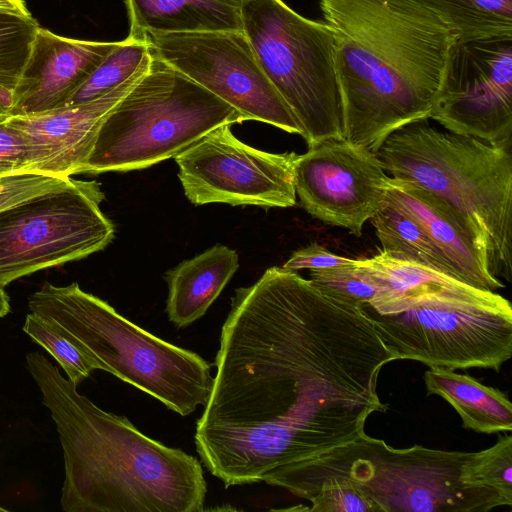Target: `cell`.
<instances>
[{
	"label": "cell",
	"instance_id": "obj_16",
	"mask_svg": "<svg viewBox=\"0 0 512 512\" xmlns=\"http://www.w3.org/2000/svg\"><path fill=\"white\" fill-rule=\"evenodd\" d=\"M117 44L68 38L40 27L8 114L32 115L63 107Z\"/></svg>",
	"mask_w": 512,
	"mask_h": 512
},
{
	"label": "cell",
	"instance_id": "obj_22",
	"mask_svg": "<svg viewBox=\"0 0 512 512\" xmlns=\"http://www.w3.org/2000/svg\"><path fill=\"white\" fill-rule=\"evenodd\" d=\"M460 29L459 42L512 39V0H436Z\"/></svg>",
	"mask_w": 512,
	"mask_h": 512
},
{
	"label": "cell",
	"instance_id": "obj_17",
	"mask_svg": "<svg viewBox=\"0 0 512 512\" xmlns=\"http://www.w3.org/2000/svg\"><path fill=\"white\" fill-rule=\"evenodd\" d=\"M386 198L420 224L459 280L490 291L505 287L492 273L487 250L476 230L444 198L393 177Z\"/></svg>",
	"mask_w": 512,
	"mask_h": 512
},
{
	"label": "cell",
	"instance_id": "obj_25",
	"mask_svg": "<svg viewBox=\"0 0 512 512\" xmlns=\"http://www.w3.org/2000/svg\"><path fill=\"white\" fill-rule=\"evenodd\" d=\"M23 331L54 357L75 386L96 370L73 342L39 316L31 312L27 314Z\"/></svg>",
	"mask_w": 512,
	"mask_h": 512
},
{
	"label": "cell",
	"instance_id": "obj_6",
	"mask_svg": "<svg viewBox=\"0 0 512 512\" xmlns=\"http://www.w3.org/2000/svg\"><path fill=\"white\" fill-rule=\"evenodd\" d=\"M375 153L391 177L454 206L483 241L492 273L511 280V146L443 132L424 120L393 132Z\"/></svg>",
	"mask_w": 512,
	"mask_h": 512
},
{
	"label": "cell",
	"instance_id": "obj_14",
	"mask_svg": "<svg viewBox=\"0 0 512 512\" xmlns=\"http://www.w3.org/2000/svg\"><path fill=\"white\" fill-rule=\"evenodd\" d=\"M390 178L375 152L344 138L308 147L294 170L296 195L307 213L356 237L385 203Z\"/></svg>",
	"mask_w": 512,
	"mask_h": 512
},
{
	"label": "cell",
	"instance_id": "obj_9",
	"mask_svg": "<svg viewBox=\"0 0 512 512\" xmlns=\"http://www.w3.org/2000/svg\"><path fill=\"white\" fill-rule=\"evenodd\" d=\"M242 19L263 70L308 147L344 138L331 27L301 16L282 0H246Z\"/></svg>",
	"mask_w": 512,
	"mask_h": 512
},
{
	"label": "cell",
	"instance_id": "obj_24",
	"mask_svg": "<svg viewBox=\"0 0 512 512\" xmlns=\"http://www.w3.org/2000/svg\"><path fill=\"white\" fill-rule=\"evenodd\" d=\"M40 27L32 14L0 12V97L8 108Z\"/></svg>",
	"mask_w": 512,
	"mask_h": 512
},
{
	"label": "cell",
	"instance_id": "obj_30",
	"mask_svg": "<svg viewBox=\"0 0 512 512\" xmlns=\"http://www.w3.org/2000/svg\"><path fill=\"white\" fill-rule=\"evenodd\" d=\"M6 119L0 120V176L29 172L28 145L20 132L9 125Z\"/></svg>",
	"mask_w": 512,
	"mask_h": 512
},
{
	"label": "cell",
	"instance_id": "obj_11",
	"mask_svg": "<svg viewBox=\"0 0 512 512\" xmlns=\"http://www.w3.org/2000/svg\"><path fill=\"white\" fill-rule=\"evenodd\" d=\"M142 39L152 55L230 104L244 121H261L302 135L244 30L145 33Z\"/></svg>",
	"mask_w": 512,
	"mask_h": 512
},
{
	"label": "cell",
	"instance_id": "obj_12",
	"mask_svg": "<svg viewBox=\"0 0 512 512\" xmlns=\"http://www.w3.org/2000/svg\"><path fill=\"white\" fill-rule=\"evenodd\" d=\"M184 193L195 205L287 208L296 204L295 152L271 153L249 146L224 124L176 155Z\"/></svg>",
	"mask_w": 512,
	"mask_h": 512
},
{
	"label": "cell",
	"instance_id": "obj_28",
	"mask_svg": "<svg viewBox=\"0 0 512 512\" xmlns=\"http://www.w3.org/2000/svg\"><path fill=\"white\" fill-rule=\"evenodd\" d=\"M308 501L311 507L299 509L311 512H382L372 499L347 478L324 480Z\"/></svg>",
	"mask_w": 512,
	"mask_h": 512
},
{
	"label": "cell",
	"instance_id": "obj_2",
	"mask_svg": "<svg viewBox=\"0 0 512 512\" xmlns=\"http://www.w3.org/2000/svg\"><path fill=\"white\" fill-rule=\"evenodd\" d=\"M335 39L344 139L376 152L430 118L458 26L436 0H320Z\"/></svg>",
	"mask_w": 512,
	"mask_h": 512
},
{
	"label": "cell",
	"instance_id": "obj_26",
	"mask_svg": "<svg viewBox=\"0 0 512 512\" xmlns=\"http://www.w3.org/2000/svg\"><path fill=\"white\" fill-rule=\"evenodd\" d=\"M312 284L323 294L342 303L361 307L370 303L381 288L356 265L310 271Z\"/></svg>",
	"mask_w": 512,
	"mask_h": 512
},
{
	"label": "cell",
	"instance_id": "obj_3",
	"mask_svg": "<svg viewBox=\"0 0 512 512\" xmlns=\"http://www.w3.org/2000/svg\"><path fill=\"white\" fill-rule=\"evenodd\" d=\"M64 458L66 512H201L207 484L199 460L104 411L39 352L26 355Z\"/></svg>",
	"mask_w": 512,
	"mask_h": 512
},
{
	"label": "cell",
	"instance_id": "obj_21",
	"mask_svg": "<svg viewBox=\"0 0 512 512\" xmlns=\"http://www.w3.org/2000/svg\"><path fill=\"white\" fill-rule=\"evenodd\" d=\"M369 221L375 229L381 251L394 258L416 262L458 279L451 265L420 224L387 198Z\"/></svg>",
	"mask_w": 512,
	"mask_h": 512
},
{
	"label": "cell",
	"instance_id": "obj_1",
	"mask_svg": "<svg viewBox=\"0 0 512 512\" xmlns=\"http://www.w3.org/2000/svg\"><path fill=\"white\" fill-rule=\"evenodd\" d=\"M394 360L359 308L268 268L231 299L196 424L201 462L225 487L245 485L356 440L388 408L377 382Z\"/></svg>",
	"mask_w": 512,
	"mask_h": 512
},
{
	"label": "cell",
	"instance_id": "obj_7",
	"mask_svg": "<svg viewBox=\"0 0 512 512\" xmlns=\"http://www.w3.org/2000/svg\"><path fill=\"white\" fill-rule=\"evenodd\" d=\"M359 309L395 360L499 371L512 356L510 302L451 276Z\"/></svg>",
	"mask_w": 512,
	"mask_h": 512
},
{
	"label": "cell",
	"instance_id": "obj_35",
	"mask_svg": "<svg viewBox=\"0 0 512 512\" xmlns=\"http://www.w3.org/2000/svg\"><path fill=\"white\" fill-rule=\"evenodd\" d=\"M0 511H7V510L0 506Z\"/></svg>",
	"mask_w": 512,
	"mask_h": 512
},
{
	"label": "cell",
	"instance_id": "obj_18",
	"mask_svg": "<svg viewBox=\"0 0 512 512\" xmlns=\"http://www.w3.org/2000/svg\"><path fill=\"white\" fill-rule=\"evenodd\" d=\"M239 267L235 250L216 244L165 273L166 312L177 328L201 318Z\"/></svg>",
	"mask_w": 512,
	"mask_h": 512
},
{
	"label": "cell",
	"instance_id": "obj_13",
	"mask_svg": "<svg viewBox=\"0 0 512 512\" xmlns=\"http://www.w3.org/2000/svg\"><path fill=\"white\" fill-rule=\"evenodd\" d=\"M430 118L495 145L512 141V39L458 42Z\"/></svg>",
	"mask_w": 512,
	"mask_h": 512
},
{
	"label": "cell",
	"instance_id": "obj_36",
	"mask_svg": "<svg viewBox=\"0 0 512 512\" xmlns=\"http://www.w3.org/2000/svg\"><path fill=\"white\" fill-rule=\"evenodd\" d=\"M238 1H240L241 3H243V2H245L246 0H238Z\"/></svg>",
	"mask_w": 512,
	"mask_h": 512
},
{
	"label": "cell",
	"instance_id": "obj_19",
	"mask_svg": "<svg viewBox=\"0 0 512 512\" xmlns=\"http://www.w3.org/2000/svg\"><path fill=\"white\" fill-rule=\"evenodd\" d=\"M130 32L189 33L244 30L242 3L238 0H126Z\"/></svg>",
	"mask_w": 512,
	"mask_h": 512
},
{
	"label": "cell",
	"instance_id": "obj_23",
	"mask_svg": "<svg viewBox=\"0 0 512 512\" xmlns=\"http://www.w3.org/2000/svg\"><path fill=\"white\" fill-rule=\"evenodd\" d=\"M150 56L145 39L128 36L119 41L64 106L82 104L111 91L134 75Z\"/></svg>",
	"mask_w": 512,
	"mask_h": 512
},
{
	"label": "cell",
	"instance_id": "obj_29",
	"mask_svg": "<svg viewBox=\"0 0 512 512\" xmlns=\"http://www.w3.org/2000/svg\"><path fill=\"white\" fill-rule=\"evenodd\" d=\"M70 178H58L33 172H16L0 176V210L54 189Z\"/></svg>",
	"mask_w": 512,
	"mask_h": 512
},
{
	"label": "cell",
	"instance_id": "obj_20",
	"mask_svg": "<svg viewBox=\"0 0 512 512\" xmlns=\"http://www.w3.org/2000/svg\"><path fill=\"white\" fill-rule=\"evenodd\" d=\"M424 382L427 395H438L451 404L464 428L485 434L511 432L512 404L499 389L439 367L427 370Z\"/></svg>",
	"mask_w": 512,
	"mask_h": 512
},
{
	"label": "cell",
	"instance_id": "obj_31",
	"mask_svg": "<svg viewBox=\"0 0 512 512\" xmlns=\"http://www.w3.org/2000/svg\"><path fill=\"white\" fill-rule=\"evenodd\" d=\"M354 261L355 259L337 255L320 244L312 243L293 252L282 268L295 272L303 269L315 271L350 265Z\"/></svg>",
	"mask_w": 512,
	"mask_h": 512
},
{
	"label": "cell",
	"instance_id": "obj_34",
	"mask_svg": "<svg viewBox=\"0 0 512 512\" xmlns=\"http://www.w3.org/2000/svg\"><path fill=\"white\" fill-rule=\"evenodd\" d=\"M8 107L0 97V120L8 116Z\"/></svg>",
	"mask_w": 512,
	"mask_h": 512
},
{
	"label": "cell",
	"instance_id": "obj_27",
	"mask_svg": "<svg viewBox=\"0 0 512 512\" xmlns=\"http://www.w3.org/2000/svg\"><path fill=\"white\" fill-rule=\"evenodd\" d=\"M470 475L474 483L493 488L512 500V436H500L490 448L475 452Z\"/></svg>",
	"mask_w": 512,
	"mask_h": 512
},
{
	"label": "cell",
	"instance_id": "obj_15",
	"mask_svg": "<svg viewBox=\"0 0 512 512\" xmlns=\"http://www.w3.org/2000/svg\"><path fill=\"white\" fill-rule=\"evenodd\" d=\"M151 58L125 82L94 100L39 114L8 115V124L28 145L29 172L58 178L82 173L104 119L146 73Z\"/></svg>",
	"mask_w": 512,
	"mask_h": 512
},
{
	"label": "cell",
	"instance_id": "obj_8",
	"mask_svg": "<svg viewBox=\"0 0 512 512\" xmlns=\"http://www.w3.org/2000/svg\"><path fill=\"white\" fill-rule=\"evenodd\" d=\"M243 121L230 104L152 55L146 73L104 119L82 173L147 168L216 127Z\"/></svg>",
	"mask_w": 512,
	"mask_h": 512
},
{
	"label": "cell",
	"instance_id": "obj_32",
	"mask_svg": "<svg viewBox=\"0 0 512 512\" xmlns=\"http://www.w3.org/2000/svg\"><path fill=\"white\" fill-rule=\"evenodd\" d=\"M0 12L31 14L24 0H0Z\"/></svg>",
	"mask_w": 512,
	"mask_h": 512
},
{
	"label": "cell",
	"instance_id": "obj_33",
	"mask_svg": "<svg viewBox=\"0 0 512 512\" xmlns=\"http://www.w3.org/2000/svg\"><path fill=\"white\" fill-rule=\"evenodd\" d=\"M10 312V299L4 288L0 287V318Z\"/></svg>",
	"mask_w": 512,
	"mask_h": 512
},
{
	"label": "cell",
	"instance_id": "obj_5",
	"mask_svg": "<svg viewBox=\"0 0 512 512\" xmlns=\"http://www.w3.org/2000/svg\"><path fill=\"white\" fill-rule=\"evenodd\" d=\"M31 313L73 342L96 370L106 371L188 416L209 399L211 364L135 325L74 282L44 283L28 298Z\"/></svg>",
	"mask_w": 512,
	"mask_h": 512
},
{
	"label": "cell",
	"instance_id": "obj_4",
	"mask_svg": "<svg viewBox=\"0 0 512 512\" xmlns=\"http://www.w3.org/2000/svg\"><path fill=\"white\" fill-rule=\"evenodd\" d=\"M475 452L414 445L396 449L366 433L309 459L275 468L262 481L309 500L329 478L354 482L382 512H487L511 506L499 491L475 484Z\"/></svg>",
	"mask_w": 512,
	"mask_h": 512
},
{
	"label": "cell",
	"instance_id": "obj_10",
	"mask_svg": "<svg viewBox=\"0 0 512 512\" xmlns=\"http://www.w3.org/2000/svg\"><path fill=\"white\" fill-rule=\"evenodd\" d=\"M96 181L75 180L0 210V287L109 245L113 223Z\"/></svg>",
	"mask_w": 512,
	"mask_h": 512
}]
</instances>
